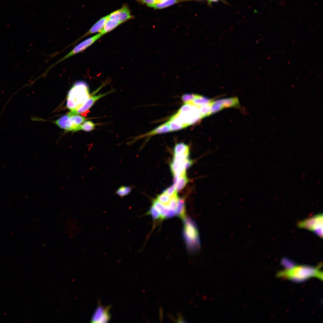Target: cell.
<instances>
[{
	"instance_id": "obj_34",
	"label": "cell",
	"mask_w": 323,
	"mask_h": 323,
	"mask_svg": "<svg viewBox=\"0 0 323 323\" xmlns=\"http://www.w3.org/2000/svg\"><path fill=\"white\" fill-rule=\"evenodd\" d=\"M218 0H208L209 2H211L212 1H217Z\"/></svg>"
},
{
	"instance_id": "obj_8",
	"label": "cell",
	"mask_w": 323,
	"mask_h": 323,
	"mask_svg": "<svg viewBox=\"0 0 323 323\" xmlns=\"http://www.w3.org/2000/svg\"><path fill=\"white\" fill-rule=\"evenodd\" d=\"M110 308L109 306L104 307L99 304L92 317L91 322H108L110 319V315L109 312Z\"/></svg>"
},
{
	"instance_id": "obj_31",
	"label": "cell",
	"mask_w": 323,
	"mask_h": 323,
	"mask_svg": "<svg viewBox=\"0 0 323 323\" xmlns=\"http://www.w3.org/2000/svg\"><path fill=\"white\" fill-rule=\"evenodd\" d=\"M156 0H137V1L139 3L146 4L149 7L155 4Z\"/></svg>"
},
{
	"instance_id": "obj_5",
	"label": "cell",
	"mask_w": 323,
	"mask_h": 323,
	"mask_svg": "<svg viewBox=\"0 0 323 323\" xmlns=\"http://www.w3.org/2000/svg\"><path fill=\"white\" fill-rule=\"evenodd\" d=\"M299 227L312 231L320 237H322L323 215L318 214L302 221L298 224Z\"/></svg>"
},
{
	"instance_id": "obj_26",
	"label": "cell",
	"mask_w": 323,
	"mask_h": 323,
	"mask_svg": "<svg viewBox=\"0 0 323 323\" xmlns=\"http://www.w3.org/2000/svg\"><path fill=\"white\" fill-rule=\"evenodd\" d=\"M199 95L194 94L186 93L182 96L181 98L182 100L185 103H189L193 102L198 97Z\"/></svg>"
},
{
	"instance_id": "obj_20",
	"label": "cell",
	"mask_w": 323,
	"mask_h": 323,
	"mask_svg": "<svg viewBox=\"0 0 323 323\" xmlns=\"http://www.w3.org/2000/svg\"><path fill=\"white\" fill-rule=\"evenodd\" d=\"M188 182L189 180L186 176V174L181 176L175 185L176 191L178 192L182 190Z\"/></svg>"
},
{
	"instance_id": "obj_27",
	"label": "cell",
	"mask_w": 323,
	"mask_h": 323,
	"mask_svg": "<svg viewBox=\"0 0 323 323\" xmlns=\"http://www.w3.org/2000/svg\"><path fill=\"white\" fill-rule=\"evenodd\" d=\"M146 215H150L154 220L161 218L160 215L159 211L153 206L152 205L149 210L145 214Z\"/></svg>"
},
{
	"instance_id": "obj_13",
	"label": "cell",
	"mask_w": 323,
	"mask_h": 323,
	"mask_svg": "<svg viewBox=\"0 0 323 323\" xmlns=\"http://www.w3.org/2000/svg\"><path fill=\"white\" fill-rule=\"evenodd\" d=\"M213 104L220 105L224 108L237 107L239 105V102L237 97L221 99L212 101Z\"/></svg>"
},
{
	"instance_id": "obj_32",
	"label": "cell",
	"mask_w": 323,
	"mask_h": 323,
	"mask_svg": "<svg viewBox=\"0 0 323 323\" xmlns=\"http://www.w3.org/2000/svg\"><path fill=\"white\" fill-rule=\"evenodd\" d=\"M176 214L175 210L170 209L166 218H170L173 217Z\"/></svg>"
},
{
	"instance_id": "obj_12",
	"label": "cell",
	"mask_w": 323,
	"mask_h": 323,
	"mask_svg": "<svg viewBox=\"0 0 323 323\" xmlns=\"http://www.w3.org/2000/svg\"><path fill=\"white\" fill-rule=\"evenodd\" d=\"M109 18V15L101 18L95 23L90 29L85 34L80 37L71 44L74 45L79 40L88 35L100 32L102 30L105 24Z\"/></svg>"
},
{
	"instance_id": "obj_21",
	"label": "cell",
	"mask_w": 323,
	"mask_h": 323,
	"mask_svg": "<svg viewBox=\"0 0 323 323\" xmlns=\"http://www.w3.org/2000/svg\"><path fill=\"white\" fill-rule=\"evenodd\" d=\"M96 124L90 121H84L79 126L77 129V131L83 130L86 132H90L94 130Z\"/></svg>"
},
{
	"instance_id": "obj_16",
	"label": "cell",
	"mask_w": 323,
	"mask_h": 323,
	"mask_svg": "<svg viewBox=\"0 0 323 323\" xmlns=\"http://www.w3.org/2000/svg\"><path fill=\"white\" fill-rule=\"evenodd\" d=\"M174 155H185L189 156V146L183 143L176 144L173 150Z\"/></svg>"
},
{
	"instance_id": "obj_18",
	"label": "cell",
	"mask_w": 323,
	"mask_h": 323,
	"mask_svg": "<svg viewBox=\"0 0 323 323\" xmlns=\"http://www.w3.org/2000/svg\"><path fill=\"white\" fill-rule=\"evenodd\" d=\"M134 186L122 185L116 190L115 194L122 198L129 194L132 191Z\"/></svg>"
},
{
	"instance_id": "obj_17",
	"label": "cell",
	"mask_w": 323,
	"mask_h": 323,
	"mask_svg": "<svg viewBox=\"0 0 323 323\" xmlns=\"http://www.w3.org/2000/svg\"><path fill=\"white\" fill-rule=\"evenodd\" d=\"M176 209V213L177 215L182 219H185L186 215L184 198H179Z\"/></svg>"
},
{
	"instance_id": "obj_30",
	"label": "cell",
	"mask_w": 323,
	"mask_h": 323,
	"mask_svg": "<svg viewBox=\"0 0 323 323\" xmlns=\"http://www.w3.org/2000/svg\"><path fill=\"white\" fill-rule=\"evenodd\" d=\"M223 108V107L220 105L213 104L212 102V105L210 110L211 115L219 112Z\"/></svg>"
},
{
	"instance_id": "obj_2",
	"label": "cell",
	"mask_w": 323,
	"mask_h": 323,
	"mask_svg": "<svg viewBox=\"0 0 323 323\" xmlns=\"http://www.w3.org/2000/svg\"><path fill=\"white\" fill-rule=\"evenodd\" d=\"M90 95L86 83L76 82L69 90L67 95V106L70 110H75L81 106Z\"/></svg>"
},
{
	"instance_id": "obj_7",
	"label": "cell",
	"mask_w": 323,
	"mask_h": 323,
	"mask_svg": "<svg viewBox=\"0 0 323 323\" xmlns=\"http://www.w3.org/2000/svg\"><path fill=\"white\" fill-rule=\"evenodd\" d=\"M110 93V92H108L96 95H94L93 94L90 95L88 99L81 106L75 110L71 111L67 114L70 115H79L83 113L91 108L98 100Z\"/></svg>"
},
{
	"instance_id": "obj_23",
	"label": "cell",
	"mask_w": 323,
	"mask_h": 323,
	"mask_svg": "<svg viewBox=\"0 0 323 323\" xmlns=\"http://www.w3.org/2000/svg\"><path fill=\"white\" fill-rule=\"evenodd\" d=\"M212 101L211 100L208 98L199 95L198 97L195 99L193 102L190 103H191L196 106H198L208 103Z\"/></svg>"
},
{
	"instance_id": "obj_4",
	"label": "cell",
	"mask_w": 323,
	"mask_h": 323,
	"mask_svg": "<svg viewBox=\"0 0 323 323\" xmlns=\"http://www.w3.org/2000/svg\"><path fill=\"white\" fill-rule=\"evenodd\" d=\"M183 235L189 249L192 251L198 249L200 245L198 231L193 220L184 219Z\"/></svg>"
},
{
	"instance_id": "obj_11",
	"label": "cell",
	"mask_w": 323,
	"mask_h": 323,
	"mask_svg": "<svg viewBox=\"0 0 323 323\" xmlns=\"http://www.w3.org/2000/svg\"><path fill=\"white\" fill-rule=\"evenodd\" d=\"M86 119L85 117L79 115H69L67 121L65 130L67 131H71L74 132L77 131V129L79 126L85 121Z\"/></svg>"
},
{
	"instance_id": "obj_33",
	"label": "cell",
	"mask_w": 323,
	"mask_h": 323,
	"mask_svg": "<svg viewBox=\"0 0 323 323\" xmlns=\"http://www.w3.org/2000/svg\"><path fill=\"white\" fill-rule=\"evenodd\" d=\"M166 0H156L155 1V4H157L158 2H161Z\"/></svg>"
},
{
	"instance_id": "obj_29",
	"label": "cell",
	"mask_w": 323,
	"mask_h": 323,
	"mask_svg": "<svg viewBox=\"0 0 323 323\" xmlns=\"http://www.w3.org/2000/svg\"><path fill=\"white\" fill-rule=\"evenodd\" d=\"M178 199L179 198L177 195L171 197L170 201L167 205L170 209L175 210Z\"/></svg>"
},
{
	"instance_id": "obj_15",
	"label": "cell",
	"mask_w": 323,
	"mask_h": 323,
	"mask_svg": "<svg viewBox=\"0 0 323 323\" xmlns=\"http://www.w3.org/2000/svg\"><path fill=\"white\" fill-rule=\"evenodd\" d=\"M152 205L159 213L161 218L163 219L166 218L169 209L167 205L161 203L156 199L153 201Z\"/></svg>"
},
{
	"instance_id": "obj_1",
	"label": "cell",
	"mask_w": 323,
	"mask_h": 323,
	"mask_svg": "<svg viewBox=\"0 0 323 323\" xmlns=\"http://www.w3.org/2000/svg\"><path fill=\"white\" fill-rule=\"evenodd\" d=\"M321 264L316 267L308 266L296 265L278 272V277L296 282L301 281L312 277H316L322 280L323 273L320 269Z\"/></svg>"
},
{
	"instance_id": "obj_14",
	"label": "cell",
	"mask_w": 323,
	"mask_h": 323,
	"mask_svg": "<svg viewBox=\"0 0 323 323\" xmlns=\"http://www.w3.org/2000/svg\"><path fill=\"white\" fill-rule=\"evenodd\" d=\"M117 18H108L100 33L103 35L114 29L121 24Z\"/></svg>"
},
{
	"instance_id": "obj_10",
	"label": "cell",
	"mask_w": 323,
	"mask_h": 323,
	"mask_svg": "<svg viewBox=\"0 0 323 323\" xmlns=\"http://www.w3.org/2000/svg\"><path fill=\"white\" fill-rule=\"evenodd\" d=\"M171 130L167 122L162 124L151 131L144 134L133 137L132 140L128 142L129 145H131L138 140L145 137H148L156 134L168 133Z\"/></svg>"
},
{
	"instance_id": "obj_3",
	"label": "cell",
	"mask_w": 323,
	"mask_h": 323,
	"mask_svg": "<svg viewBox=\"0 0 323 323\" xmlns=\"http://www.w3.org/2000/svg\"><path fill=\"white\" fill-rule=\"evenodd\" d=\"M171 118L180 122L185 127L202 118L198 107L191 103H185Z\"/></svg>"
},
{
	"instance_id": "obj_25",
	"label": "cell",
	"mask_w": 323,
	"mask_h": 323,
	"mask_svg": "<svg viewBox=\"0 0 323 323\" xmlns=\"http://www.w3.org/2000/svg\"><path fill=\"white\" fill-rule=\"evenodd\" d=\"M171 198L170 196L165 193L162 192V194L159 195L157 196L156 199L162 204L167 206Z\"/></svg>"
},
{
	"instance_id": "obj_28",
	"label": "cell",
	"mask_w": 323,
	"mask_h": 323,
	"mask_svg": "<svg viewBox=\"0 0 323 323\" xmlns=\"http://www.w3.org/2000/svg\"><path fill=\"white\" fill-rule=\"evenodd\" d=\"M163 192L167 194L171 197L177 195L175 186L173 184L165 189Z\"/></svg>"
},
{
	"instance_id": "obj_19",
	"label": "cell",
	"mask_w": 323,
	"mask_h": 323,
	"mask_svg": "<svg viewBox=\"0 0 323 323\" xmlns=\"http://www.w3.org/2000/svg\"><path fill=\"white\" fill-rule=\"evenodd\" d=\"M167 122L171 132L179 130L185 127L182 123L171 118Z\"/></svg>"
},
{
	"instance_id": "obj_22",
	"label": "cell",
	"mask_w": 323,
	"mask_h": 323,
	"mask_svg": "<svg viewBox=\"0 0 323 323\" xmlns=\"http://www.w3.org/2000/svg\"><path fill=\"white\" fill-rule=\"evenodd\" d=\"M178 1V0H167L165 1L152 5L150 7H154L155 9L163 8L172 5Z\"/></svg>"
},
{
	"instance_id": "obj_24",
	"label": "cell",
	"mask_w": 323,
	"mask_h": 323,
	"mask_svg": "<svg viewBox=\"0 0 323 323\" xmlns=\"http://www.w3.org/2000/svg\"><path fill=\"white\" fill-rule=\"evenodd\" d=\"M69 117V115L68 114L64 115L56 120L55 123L60 128L65 130L67 121Z\"/></svg>"
},
{
	"instance_id": "obj_6",
	"label": "cell",
	"mask_w": 323,
	"mask_h": 323,
	"mask_svg": "<svg viewBox=\"0 0 323 323\" xmlns=\"http://www.w3.org/2000/svg\"><path fill=\"white\" fill-rule=\"evenodd\" d=\"M103 35L99 32L95 36L86 39L76 45L70 52L64 57L52 65L48 70L57 64L86 49L99 39Z\"/></svg>"
},
{
	"instance_id": "obj_9",
	"label": "cell",
	"mask_w": 323,
	"mask_h": 323,
	"mask_svg": "<svg viewBox=\"0 0 323 323\" xmlns=\"http://www.w3.org/2000/svg\"><path fill=\"white\" fill-rule=\"evenodd\" d=\"M109 18H117L122 23L129 19H133L134 17L131 14L128 5L124 4L121 8L109 14Z\"/></svg>"
}]
</instances>
